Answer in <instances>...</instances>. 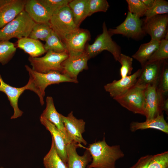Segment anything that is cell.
<instances>
[{
  "label": "cell",
  "mask_w": 168,
  "mask_h": 168,
  "mask_svg": "<svg viewBox=\"0 0 168 168\" xmlns=\"http://www.w3.org/2000/svg\"><path fill=\"white\" fill-rule=\"evenodd\" d=\"M88 149L92 160L86 168H116V161L124 156L119 145H109L104 136L102 140L90 144Z\"/></svg>",
  "instance_id": "cell-1"
},
{
  "label": "cell",
  "mask_w": 168,
  "mask_h": 168,
  "mask_svg": "<svg viewBox=\"0 0 168 168\" xmlns=\"http://www.w3.org/2000/svg\"><path fill=\"white\" fill-rule=\"evenodd\" d=\"M25 67L29 76L28 82L30 85V90L38 95L42 105L44 104L45 90L49 86L64 82L78 83V81L72 79L58 72L42 73L34 71L27 65H25Z\"/></svg>",
  "instance_id": "cell-2"
},
{
  "label": "cell",
  "mask_w": 168,
  "mask_h": 168,
  "mask_svg": "<svg viewBox=\"0 0 168 168\" xmlns=\"http://www.w3.org/2000/svg\"><path fill=\"white\" fill-rule=\"evenodd\" d=\"M35 23L24 10L0 29V41L28 37Z\"/></svg>",
  "instance_id": "cell-3"
},
{
  "label": "cell",
  "mask_w": 168,
  "mask_h": 168,
  "mask_svg": "<svg viewBox=\"0 0 168 168\" xmlns=\"http://www.w3.org/2000/svg\"><path fill=\"white\" fill-rule=\"evenodd\" d=\"M49 23L52 30L63 42L67 36L79 28L75 25L72 12L68 6L54 11Z\"/></svg>",
  "instance_id": "cell-4"
},
{
  "label": "cell",
  "mask_w": 168,
  "mask_h": 168,
  "mask_svg": "<svg viewBox=\"0 0 168 168\" xmlns=\"http://www.w3.org/2000/svg\"><path fill=\"white\" fill-rule=\"evenodd\" d=\"M106 27L105 22L102 25V32L96 38L91 44H87L84 52L89 59L94 57L104 50H107L113 55L116 61H119L121 54V49L111 38Z\"/></svg>",
  "instance_id": "cell-5"
},
{
  "label": "cell",
  "mask_w": 168,
  "mask_h": 168,
  "mask_svg": "<svg viewBox=\"0 0 168 168\" xmlns=\"http://www.w3.org/2000/svg\"><path fill=\"white\" fill-rule=\"evenodd\" d=\"M68 56L67 52L58 53L49 50L43 57H32L29 56L28 60L32 66L31 68L37 72L46 73L54 71L62 73V63Z\"/></svg>",
  "instance_id": "cell-6"
},
{
  "label": "cell",
  "mask_w": 168,
  "mask_h": 168,
  "mask_svg": "<svg viewBox=\"0 0 168 168\" xmlns=\"http://www.w3.org/2000/svg\"><path fill=\"white\" fill-rule=\"evenodd\" d=\"M145 89L135 85L124 95L113 99L128 110L144 115Z\"/></svg>",
  "instance_id": "cell-7"
},
{
  "label": "cell",
  "mask_w": 168,
  "mask_h": 168,
  "mask_svg": "<svg viewBox=\"0 0 168 168\" xmlns=\"http://www.w3.org/2000/svg\"><path fill=\"white\" fill-rule=\"evenodd\" d=\"M143 21L140 18L128 12L124 21L115 29H110L108 31L112 36L121 34L128 38L139 39L145 34L142 27Z\"/></svg>",
  "instance_id": "cell-8"
},
{
  "label": "cell",
  "mask_w": 168,
  "mask_h": 168,
  "mask_svg": "<svg viewBox=\"0 0 168 168\" xmlns=\"http://www.w3.org/2000/svg\"><path fill=\"white\" fill-rule=\"evenodd\" d=\"M62 118L68 144L74 142L86 145L87 142L82 136V133L85 132V122L82 119H78L76 118L72 111L67 116L62 115Z\"/></svg>",
  "instance_id": "cell-9"
},
{
  "label": "cell",
  "mask_w": 168,
  "mask_h": 168,
  "mask_svg": "<svg viewBox=\"0 0 168 168\" xmlns=\"http://www.w3.org/2000/svg\"><path fill=\"white\" fill-rule=\"evenodd\" d=\"M89 59L84 51L68 55V57L62 63V73L72 79L78 81L77 77L79 74L83 70L88 69L87 62Z\"/></svg>",
  "instance_id": "cell-10"
},
{
  "label": "cell",
  "mask_w": 168,
  "mask_h": 168,
  "mask_svg": "<svg viewBox=\"0 0 168 168\" xmlns=\"http://www.w3.org/2000/svg\"><path fill=\"white\" fill-rule=\"evenodd\" d=\"M162 98L158 94L156 83L149 85L145 89L144 111L146 119L156 117L162 113L161 106Z\"/></svg>",
  "instance_id": "cell-11"
},
{
  "label": "cell",
  "mask_w": 168,
  "mask_h": 168,
  "mask_svg": "<svg viewBox=\"0 0 168 168\" xmlns=\"http://www.w3.org/2000/svg\"><path fill=\"white\" fill-rule=\"evenodd\" d=\"M90 39L89 31L79 28L67 36L63 42L68 54H73L84 52L86 43Z\"/></svg>",
  "instance_id": "cell-12"
},
{
  "label": "cell",
  "mask_w": 168,
  "mask_h": 168,
  "mask_svg": "<svg viewBox=\"0 0 168 168\" xmlns=\"http://www.w3.org/2000/svg\"><path fill=\"white\" fill-rule=\"evenodd\" d=\"M164 61H148L142 66L135 85L145 88L149 85L157 83Z\"/></svg>",
  "instance_id": "cell-13"
},
{
  "label": "cell",
  "mask_w": 168,
  "mask_h": 168,
  "mask_svg": "<svg viewBox=\"0 0 168 168\" xmlns=\"http://www.w3.org/2000/svg\"><path fill=\"white\" fill-rule=\"evenodd\" d=\"M143 27L145 33L149 34L152 40L161 41L164 39L168 32L167 14L157 15L144 21Z\"/></svg>",
  "instance_id": "cell-14"
},
{
  "label": "cell",
  "mask_w": 168,
  "mask_h": 168,
  "mask_svg": "<svg viewBox=\"0 0 168 168\" xmlns=\"http://www.w3.org/2000/svg\"><path fill=\"white\" fill-rule=\"evenodd\" d=\"M141 71V69H139L133 74L114 80L105 85L104 89L113 98L121 96L135 85Z\"/></svg>",
  "instance_id": "cell-15"
},
{
  "label": "cell",
  "mask_w": 168,
  "mask_h": 168,
  "mask_svg": "<svg viewBox=\"0 0 168 168\" xmlns=\"http://www.w3.org/2000/svg\"><path fill=\"white\" fill-rule=\"evenodd\" d=\"M27 90H30L28 82L22 87H13L5 83L0 74V91L3 92L6 95L14 110V114L11 116V119H16L22 115L23 112L18 107V100L20 96Z\"/></svg>",
  "instance_id": "cell-16"
},
{
  "label": "cell",
  "mask_w": 168,
  "mask_h": 168,
  "mask_svg": "<svg viewBox=\"0 0 168 168\" xmlns=\"http://www.w3.org/2000/svg\"><path fill=\"white\" fill-rule=\"evenodd\" d=\"M24 10L36 23L49 24L53 14L39 0H26Z\"/></svg>",
  "instance_id": "cell-17"
},
{
  "label": "cell",
  "mask_w": 168,
  "mask_h": 168,
  "mask_svg": "<svg viewBox=\"0 0 168 168\" xmlns=\"http://www.w3.org/2000/svg\"><path fill=\"white\" fill-rule=\"evenodd\" d=\"M80 145L74 142L67 144L68 168H86L89 163L91 161L92 157L88 149L82 156H80L78 154L77 149L80 147Z\"/></svg>",
  "instance_id": "cell-18"
},
{
  "label": "cell",
  "mask_w": 168,
  "mask_h": 168,
  "mask_svg": "<svg viewBox=\"0 0 168 168\" xmlns=\"http://www.w3.org/2000/svg\"><path fill=\"white\" fill-rule=\"evenodd\" d=\"M40 121L41 124L51 133L58 155L63 161L67 165V143L63 135L56 126L47 120L40 117Z\"/></svg>",
  "instance_id": "cell-19"
},
{
  "label": "cell",
  "mask_w": 168,
  "mask_h": 168,
  "mask_svg": "<svg viewBox=\"0 0 168 168\" xmlns=\"http://www.w3.org/2000/svg\"><path fill=\"white\" fill-rule=\"evenodd\" d=\"M46 102V108L40 117L47 120L56 126L63 135L67 144L66 132L62 118L63 115L57 111L52 97L47 96Z\"/></svg>",
  "instance_id": "cell-20"
},
{
  "label": "cell",
  "mask_w": 168,
  "mask_h": 168,
  "mask_svg": "<svg viewBox=\"0 0 168 168\" xmlns=\"http://www.w3.org/2000/svg\"><path fill=\"white\" fill-rule=\"evenodd\" d=\"M26 0H12L0 8V29L24 9Z\"/></svg>",
  "instance_id": "cell-21"
},
{
  "label": "cell",
  "mask_w": 168,
  "mask_h": 168,
  "mask_svg": "<svg viewBox=\"0 0 168 168\" xmlns=\"http://www.w3.org/2000/svg\"><path fill=\"white\" fill-rule=\"evenodd\" d=\"M148 128L158 130L168 134V124L164 119L163 113L158 114L153 118L146 119L143 122H132L130 125V130L132 132Z\"/></svg>",
  "instance_id": "cell-22"
},
{
  "label": "cell",
  "mask_w": 168,
  "mask_h": 168,
  "mask_svg": "<svg viewBox=\"0 0 168 168\" xmlns=\"http://www.w3.org/2000/svg\"><path fill=\"white\" fill-rule=\"evenodd\" d=\"M16 46L32 57H38L46 52L44 45L39 40L29 37L18 39Z\"/></svg>",
  "instance_id": "cell-23"
},
{
  "label": "cell",
  "mask_w": 168,
  "mask_h": 168,
  "mask_svg": "<svg viewBox=\"0 0 168 168\" xmlns=\"http://www.w3.org/2000/svg\"><path fill=\"white\" fill-rule=\"evenodd\" d=\"M68 6L72 12L75 25L79 28L82 21L89 16L88 0H71Z\"/></svg>",
  "instance_id": "cell-24"
},
{
  "label": "cell",
  "mask_w": 168,
  "mask_h": 168,
  "mask_svg": "<svg viewBox=\"0 0 168 168\" xmlns=\"http://www.w3.org/2000/svg\"><path fill=\"white\" fill-rule=\"evenodd\" d=\"M161 41L151 40L148 42L141 44L138 50L132 57L134 58L143 65L147 62L158 48Z\"/></svg>",
  "instance_id": "cell-25"
},
{
  "label": "cell",
  "mask_w": 168,
  "mask_h": 168,
  "mask_svg": "<svg viewBox=\"0 0 168 168\" xmlns=\"http://www.w3.org/2000/svg\"><path fill=\"white\" fill-rule=\"evenodd\" d=\"M43 162L45 168H68L58 155L52 138L50 149L44 157Z\"/></svg>",
  "instance_id": "cell-26"
},
{
  "label": "cell",
  "mask_w": 168,
  "mask_h": 168,
  "mask_svg": "<svg viewBox=\"0 0 168 168\" xmlns=\"http://www.w3.org/2000/svg\"><path fill=\"white\" fill-rule=\"evenodd\" d=\"M156 88L159 95L168 97V63L167 60L163 61L161 71L156 83Z\"/></svg>",
  "instance_id": "cell-27"
},
{
  "label": "cell",
  "mask_w": 168,
  "mask_h": 168,
  "mask_svg": "<svg viewBox=\"0 0 168 168\" xmlns=\"http://www.w3.org/2000/svg\"><path fill=\"white\" fill-rule=\"evenodd\" d=\"M52 30L49 24L35 23L30 32L29 37L45 41Z\"/></svg>",
  "instance_id": "cell-28"
},
{
  "label": "cell",
  "mask_w": 168,
  "mask_h": 168,
  "mask_svg": "<svg viewBox=\"0 0 168 168\" xmlns=\"http://www.w3.org/2000/svg\"><path fill=\"white\" fill-rule=\"evenodd\" d=\"M16 49L14 44L9 40L0 41V63L7 64L14 56Z\"/></svg>",
  "instance_id": "cell-29"
},
{
  "label": "cell",
  "mask_w": 168,
  "mask_h": 168,
  "mask_svg": "<svg viewBox=\"0 0 168 168\" xmlns=\"http://www.w3.org/2000/svg\"><path fill=\"white\" fill-rule=\"evenodd\" d=\"M45 41L44 46L46 52L49 50L58 53L67 52L63 42L53 30Z\"/></svg>",
  "instance_id": "cell-30"
},
{
  "label": "cell",
  "mask_w": 168,
  "mask_h": 168,
  "mask_svg": "<svg viewBox=\"0 0 168 168\" xmlns=\"http://www.w3.org/2000/svg\"><path fill=\"white\" fill-rule=\"evenodd\" d=\"M168 13V2L164 0H155L152 6L146 11L144 15L146 18L144 21L154 16Z\"/></svg>",
  "instance_id": "cell-31"
},
{
  "label": "cell",
  "mask_w": 168,
  "mask_h": 168,
  "mask_svg": "<svg viewBox=\"0 0 168 168\" xmlns=\"http://www.w3.org/2000/svg\"><path fill=\"white\" fill-rule=\"evenodd\" d=\"M147 168H168V152L152 155Z\"/></svg>",
  "instance_id": "cell-32"
},
{
  "label": "cell",
  "mask_w": 168,
  "mask_h": 168,
  "mask_svg": "<svg viewBox=\"0 0 168 168\" xmlns=\"http://www.w3.org/2000/svg\"><path fill=\"white\" fill-rule=\"evenodd\" d=\"M168 58V40H162L157 49L149 59L148 61H164Z\"/></svg>",
  "instance_id": "cell-33"
},
{
  "label": "cell",
  "mask_w": 168,
  "mask_h": 168,
  "mask_svg": "<svg viewBox=\"0 0 168 168\" xmlns=\"http://www.w3.org/2000/svg\"><path fill=\"white\" fill-rule=\"evenodd\" d=\"M133 58L123 54H121L119 60L121 65L120 74L121 78L131 74L133 70Z\"/></svg>",
  "instance_id": "cell-34"
},
{
  "label": "cell",
  "mask_w": 168,
  "mask_h": 168,
  "mask_svg": "<svg viewBox=\"0 0 168 168\" xmlns=\"http://www.w3.org/2000/svg\"><path fill=\"white\" fill-rule=\"evenodd\" d=\"M126 1L129 12L139 18L144 15L147 8L141 0H126Z\"/></svg>",
  "instance_id": "cell-35"
},
{
  "label": "cell",
  "mask_w": 168,
  "mask_h": 168,
  "mask_svg": "<svg viewBox=\"0 0 168 168\" xmlns=\"http://www.w3.org/2000/svg\"><path fill=\"white\" fill-rule=\"evenodd\" d=\"M109 7L106 0H88L89 16L96 12H105Z\"/></svg>",
  "instance_id": "cell-36"
},
{
  "label": "cell",
  "mask_w": 168,
  "mask_h": 168,
  "mask_svg": "<svg viewBox=\"0 0 168 168\" xmlns=\"http://www.w3.org/2000/svg\"><path fill=\"white\" fill-rule=\"evenodd\" d=\"M52 13L55 11L68 6L71 0H39Z\"/></svg>",
  "instance_id": "cell-37"
},
{
  "label": "cell",
  "mask_w": 168,
  "mask_h": 168,
  "mask_svg": "<svg viewBox=\"0 0 168 168\" xmlns=\"http://www.w3.org/2000/svg\"><path fill=\"white\" fill-rule=\"evenodd\" d=\"M152 156L147 155L142 156L135 164L129 168H147Z\"/></svg>",
  "instance_id": "cell-38"
},
{
  "label": "cell",
  "mask_w": 168,
  "mask_h": 168,
  "mask_svg": "<svg viewBox=\"0 0 168 168\" xmlns=\"http://www.w3.org/2000/svg\"><path fill=\"white\" fill-rule=\"evenodd\" d=\"M161 110L162 111L164 110L168 115V98H166L164 99L162 101L161 106Z\"/></svg>",
  "instance_id": "cell-39"
},
{
  "label": "cell",
  "mask_w": 168,
  "mask_h": 168,
  "mask_svg": "<svg viewBox=\"0 0 168 168\" xmlns=\"http://www.w3.org/2000/svg\"><path fill=\"white\" fill-rule=\"evenodd\" d=\"M147 9L150 8L153 5L155 0H141Z\"/></svg>",
  "instance_id": "cell-40"
},
{
  "label": "cell",
  "mask_w": 168,
  "mask_h": 168,
  "mask_svg": "<svg viewBox=\"0 0 168 168\" xmlns=\"http://www.w3.org/2000/svg\"><path fill=\"white\" fill-rule=\"evenodd\" d=\"M12 0H0V8L11 1Z\"/></svg>",
  "instance_id": "cell-41"
},
{
  "label": "cell",
  "mask_w": 168,
  "mask_h": 168,
  "mask_svg": "<svg viewBox=\"0 0 168 168\" xmlns=\"http://www.w3.org/2000/svg\"><path fill=\"white\" fill-rule=\"evenodd\" d=\"M0 168H3L2 167H0Z\"/></svg>",
  "instance_id": "cell-42"
}]
</instances>
